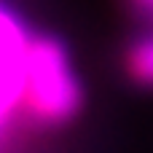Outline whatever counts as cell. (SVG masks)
Listing matches in <instances>:
<instances>
[{
    "instance_id": "obj_1",
    "label": "cell",
    "mask_w": 153,
    "mask_h": 153,
    "mask_svg": "<svg viewBox=\"0 0 153 153\" xmlns=\"http://www.w3.org/2000/svg\"><path fill=\"white\" fill-rule=\"evenodd\" d=\"M78 102L81 91L65 56V48L48 38L32 40L27 56L24 105L43 121H62L78 108Z\"/></svg>"
},
{
    "instance_id": "obj_2",
    "label": "cell",
    "mask_w": 153,
    "mask_h": 153,
    "mask_svg": "<svg viewBox=\"0 0 153 153\" xmlns=\"http://www.w3.org/2000/svg\"><path fill=\"white\" fill-rule=\"evenodd\" d=\"M27 56L30 40L24 38V30L8 11L0 8V124L16 102H24Z\"/></svg>"
},
{
    "instance_id": "obj_3",
    "label": "cell",
    "mask_w": 153,
    "mask_h": 153,
    "mask_svg": "<svg viewBox=\"0 0 153 153\" xmlns=\"http://www.w3.org/2000/svg\"><path fill=\"white\" fill-rule=\"evenodd\" d=\"M129 70H132L134 78H140V81H145V83H153V38L145 40V43H140V46L132 51V56H129Z\"/></svg>"
},
{
    "instance_id": "obj_4",
    "label": "cell",
    "mask_w": 153,
    "mask_h": 153,
    "mask_svg": "<svg viewBox=\"0 0 153 153\" xmlns=\"http://www.w3.org/2000/svg\"><path fill=\"white\" fill-rule=\"evenodd\" d=\"M132 3H134L137 8H143V11H145V13L153 19V0H132Z\"/></svg>"
}]
</instances>
